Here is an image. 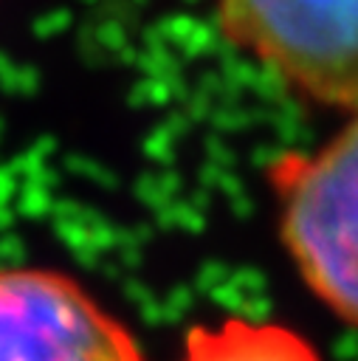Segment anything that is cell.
<instances>
[{"label": "cell", "instance_id": "277c9868", "mask_svg": "<svg viewBox=\"0 0 358 361\" xmlns=\"http://www.w3.org/2000/svg\"><path fill=\"white\" fill-rule=\"evenodd\" d=\"M180 361H321L316 347L273 322L223 319L192 327Z\"/></svg>", "mask_w": 358, "mask_h": 361}, {"label": "cell", "instance_id": "3957f363", "mask_svg": "<svg viewBox=\"0 0 358 361\" xmlns=\"http://www.w3.org/2000/svg\"><path fill=\"white\" fill-rule=\"evenodd\" d=\"M0 361H144V353L76 279L0 268Z\"/></svg>", "mask_w": 358, "mask_h": 361}, {"label": "cell", "instance_id": "6da1fadb", "mask_svg": "<svg viewBox=\"0 0 358 361\" xmlns=\"http://www.w3.org/2000/svg\"><path fill=\"white\" fill-rule=\"evenodd\" d=\"M271 180L299 276L358 327V113L319 149L279 158Z\"/></svg>", "mask_w": 358, "mask_h": 361}, {"label": "cell", "instance_id": "7a4b0ae2", "mask_svg": "<svg viewBox=\"0 0 358 361\" xmlns=\"http://www.w3.org/2000/svg\"><path fill=\"white\" fill-rule=\"evenodd\" d=\"M217 20L296 96L358 113V0H217Z\"/></svg>", "mask_w": 358, "mask_h": 361}]
</instances>
